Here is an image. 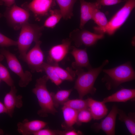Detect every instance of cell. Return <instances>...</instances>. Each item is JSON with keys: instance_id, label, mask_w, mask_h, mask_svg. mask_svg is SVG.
Returning <instances> with one entry per match:
<instances>
[{"instance_id": "obj_1", "label": "cell", "mask_w": 135, "mask_h": 135, "mask_svg": "<svg viewBox=\"0 0 135 135\" xmlns=\"http://www.w3.org/2000/svg\"><path fill=\"white\" fill-rule=\"evenodd\" d=\"M108 60H105L99 66L92 68L85 72L83 68L75 70L76 79L74 88L77 91L80 98L82 99L88 94H94L96 89L94 87L95 82L104 68L109 63Z\"/></svg>"}, {"instance_id": "obj_2", "label": "cell", "mask_w": 135, "mask_h": 135, "mask_svg": "<svg viewBox=\"0 0 135 135\" xmlns=\"http://www.w3.org/2000/svg\"><path fill=\"white\" fill-rule=\"evenodd\" d=\"M104 76L102 80L108 89L116 88L121 84L134 80L135 72L131 62H128L114 68L103 69Z\"/></svg>"}, {"instance_id": "obj_3", "label": "cell", "mask_w": 135, "mask_h": 135, "mask_svg": "<svg viewBox=\"0 0 135 135\" xmlns=\"http://www.w3.org/2000/svg\"><path fill=\"white\" fill-rule=\"evenodd\" d=\"M49 80L46 75L37 79L35 87L32 90L40 107L37 114L43 117L47 116L49 114H54L57 112L54 105L51 93L47 88L46 83Z\"/></svg>"}, {"instance_id": "obj_4", "label": "cell", "mask_w": 135, "mask_h": 135, "mask_svg": "<svg viewBox=\"0 0 135 135\" xmlns=\"http://www.w3.org/2000/svg\"><path fill=\"white\" fill-rule=\"evenodd\" d=\"M44 27L27 22L22 26L17 42L20 58L23 60L32 43L40 40Z\"/></svg>"}, {"instance_id": "obj_5", "label": "cell", "mask_w": 135, "mask_h": 135, "mask_svg": "<svg viewBox=\"0 0 135 135\" xmlns=\"http://www.w3.org/2000/svg\"><path fill=\"white\" fill-rule=\"evenodd\" d=\"M125 3L112 18L104 27H94V32L98 34H106L110 36L114 34L124 23L135 7V0H123Z\"/></svg>"}, {"instance_id": "obj_6", "label": "cell", "mask_w": 135, "mask_h": 135, "mask_svg": "<svg viewBox=\"0 0 135 135\" xmlns=\"http://www.w3.org/2000/svg\"><path fill=\"white\" fill-rule=\"evenodd\" d=\"M0 52L6 58L10 69L20 78L19 86L22 88L26 87L32 80V76L31 72L28 70L24 71L14 54L4 48L0 50Z\"/></svg>"}, {"instance_id": "obj_7", "label": "cell", "mask_w": 135, "mask_h": 135, "mask_svg": "<svg viewBox=\"0 0 135 135\" xmlns=\"http://www.w3.org/2000/svg\"><path fill=\"white\" fill-rule=\"evenodd\" d=\"M4 15L9 24L14 30H18L28 22L30 14L28 11L14 4L7 7Z\"/></svg>"}, {"instance_id": "obj_8", "label": "cell", "mask_w": 135, "mask_h": 135, "mask_svg": "<svg viewBox=\"0 0 135 135\" xmlns=\"http://www.w3.org/2000/svg\"><path fill=\"white\" fill-rule=\"evenodd\" d=\"M69 36L75 46L78 48L82 45L90 46L94 45L98 40L104 38V34L93 33L84 28H77L70 33Z\"/></svg>"}, {"instance_id": "obj_9", "label": "cell", "mask_w": 135, "mask_h": 135, "mask_svg": "<svg viewBox=\"0 0 135 135\" xmlns=\"http://www.w3.org/2000/svg\"><path fill=\"white\" fill-rule=\"evenodd\" d=\"M34 46L25 55L23 60L28 64L32 72H42L43 71L44 55L40 46V40L35 42Z\"/></svg>"}, {"instance_id": "obj_10", "label": "cell", "mask_w": 135, "mask_h": 135, "mask_svg": "<svg viewBox=\"0 0 135 135\" xmlns=\"http://www.w3.org/2000/svg\"><path fill=\"white\" fill-rule=\"evenodd\" d=\"M55 5V0H32L24 3L22 6L32 13L37 20H40L42 17L50 14V10Z\"/></svg>"}, {"instance_id": "obj_11", "label": "cell", "mask_w": 135, "mask_h": 135, "mask_svg": "<svg viewBox=\"0 0 135 135\" xmlns=\"http://www.w3.org/2000/svg\"><path fill=\"white\" fill-rule=\"evenodd\" d=\"M72 42L67 38L63 39L61 44L52 47L48 52L47 62L53 65H58L70 52Z\"/></svg>"}, {"instance_id": "obj_12", "label": "cell", "mask_w": 135, "mask_h": 135, "mask_svg": "<svg viewBox=\"0 0 135 135\" xmlns=\"http://www.w3.org/2000/svg\"><path fill=\"white\" fill-rule=\"evenodd\" d=\"M118 110L116 106H113L108 114L104 119L100 123L94 124L93 126L95 130L97 131L102 130L108 135H114Z\"/></svg>"}, {"instance_id": "obj_13", "label": "cell", "mask_w": 135, "mask_h": 135, "mask_svg": "<svg viewBox=\"0 0 135 135\" xmlns=\"http://www.w3.org/2000/svg\"><path fill=\"white\" fill-rule=\"evenodd\" d=\"M10 87V90L4 96V104L6 110L7 114L12 118L15 108H21L23 104L22 96L20 95L16 94L17 90L15 86L14 85Z\"/></svg>"}, {"instance_id": "obj_14", "label": "cell", "mask_w": 135, "mask_h": 135, "mask_svg": "<svg viewBox=\"0 0 135 135\" xmlns=\"http://www.w3.org/2000/svg\"><path fill=\"white\" fill-rule=\"evenodd\" d=\"M70 52L74 58V61L72 64V68L76 70L83 68L89 70L92 68L90 64L86 48L80 49L72 46Z\"/></svg>"}, {"instance_id": "obj_15", "label": "cell", "mask_w": 135, "mask_h": 135, "mask_svg": "<svg viewBox=\"0 0 135 135\" xmlns=\"http://www.w3.org/2000/svg\"><path fill=\"white\" fill-rule=\"evenodd\" d=\"M47 124V122L41 120L30 121L25 119L17 123V130L22 135H33L34 132L44 128Z\"/></svg>"}, {"instance_id": "obj_16", "label": "cell", "mask_w": 135, "mask_h": 135, "mask_svg": "<svg viewBox=\"0 0 135 135\" xmlns=\"http://www.w3.org/2000/svg\"><path fill=\"white\" fill-rule=\"evenodd\" d=\"M80 28H84L85 24L89 20H92L93 12L97 8H101L95 2H91L84 0H80Z\"/></svg>"}, {"instance_id": "obj_17", "label": "cell", "mask_w": 135, "mask_h": 135, "mask_svg": "<svg viewBox=\"0 0 135 135\" xmlns=\"http://www.w3.org/2000/svg\"><path fill=\"white\" fill-rule=\"evenodd\" d=\"M87 100L88 109L94 120L101 119L107 114L108 109L102 101H98L91 98H88Z\"/></svg>"}, {"instance_id": "obj_18", "label": "cell", "mask_w": 135, "mask_h": 135, "mask_svg": "<svg viewBox=\"0 0 135 135\" xmlns=\"http://www.w3.org/2000/svg\"><path fill=\"white\" fill-rule=\"evenodd\" d=\"M135 97V89L122 88L104 98L102 101L105 104L110 102H125Z\"/></svg>"}, {"instance_id": "obj_19", "label": "cell", "mask_w": 135, "mask_h": 135, "mask_svg": "<svg viewBox=\"0 0 135 135\" xmlns=\"http://www.w3.org/2000/svg\"><path fill=\"white\" fill-rule=\"evenodd\" d=\"M62 108L64 123L63 126L67 129H72L77 122V111L68 106L63 105Z\"/></svg>"}, {"instance_id": "obj_20", "label": "cell", "mask_w": 135, "mask_h": 135, "mask_svg": "<svg viewBox=\"0 0 135 135\" xmlns=\"http://www.w3.org/2000/svg\"><path fill=\"white\" fill-rule=\"evenodd\" d=\"M55 0L59 6L64 19L68 20L71 18L74 15V5L78 0Z\"/></svg>"}, {"instance_id": "obj_21", "label": "cell", "mask_w": 135, "mask_h": 135, "mask_svg": "<svg viewBox=\"0 0 135 135\" xmlns=\"http://www.w3.org/2000/svg\"><path fill=\"white\" fill-rule=\"evenodd\" d=\"M118 114L119 120L124 122L127 128L132 135L135 134V114L130 112L127 115L123 110L118 109Z\"/></svg>"}, {"instance_id": "obj_22", "label": "cell", "mask_w": 135, "mask_h": 135, "mask_svg": "<svg viewBox=\"0 0 135 135\" xmlns=\"http://www.w3.org/2000/svg\"><path fill=\"white\" fill-rule=\"evenodd\" d=\"M72 89L60 90L56 93L51 92V94L54 105L58 108L60 105H63L69 99L68 98L72 91Z\"/></svg>"}, {"instance_id": "obj_23", "label": "cell", "mask_w": 135, "mask_h": 135, "mask_svg": "<svg viewBox=\"0 0 135 135\" xmlns=\"http://www.w3.org/2000/svg\"><path fill=\"white\" fill-rule=\"evenodd\" d=\"M53 66L56 74L62 81L66 80L72 81L74 80L76 75L75 71L71 68L68 67L65 69L59 65Z\"/></svg>"}, {"instance_id": "obj_24", "label": "cell", "mask_w": 135, "mask_h": 135, "mask_svg": "<svg viewBox=\"0 0 135 135\" xmlns=\"http://www.w3.org/2000/svg\"><path fill=\"white\" fill-rule=\"evenodd\" d=\"M50 14V16L45 20L43 26L53 28L62 18V15L60 9L51 10Z\"/></svg>"}, {"instance_id": "obj_25", "label": "cell", "mask_w": 135, "mask_h": 135, "mask_svg": "<svg viewBox=\"0 0 135 135\" xmlns=\"http://www.w3.org/2000/svg\"><path fill=\"white\" fill-rule=\"evenodd\" d=\"M4 58L3 55L0 54V78L8 86L11 87L14 85V81L8 69L1 63Z\"/></svg>"}, {"instance_id": "obj_26", "label": "cell", "mask_w": 135, "mask_h": 135, "mask_svg": "<svg viewBox=\"0 0 135 135\" xmlns=\"http://www.w3.org/2000/svg\"><path fill=\"white\" fill-rule=\"evenodd\" d=\"M43 68L44 71L45 72L49 79L52 82L57 86L62 83L63 81L56 74L52 65L44 62Z\"/></svg>"}, {"instance_id": "obj_27", "label": "cell", "mask_w": 135, "mask_h": 135, "mask_svg": "<svg viewBox=\"0 0 135 135\" xmlns=\"http://www.w3.org/2000/svg\"><path fill=\"white\" fill-rule=\"evenodd\" d=\"M63 105L70 107L78 111L88 109L87 99L84 100L80 98L68 100Z\"/></svg>"}, {"instance_id": "obj_28", "label": "cell", "mask_w": 135, "mask_h": 135, "mask_svg": "<svg viewBox=\"0 0 135 135\" xmlns=\"http://www.w3.org/2000/svg\"><path fill=\"white\" fill-rule=\"evenodd\" d=\"M98 8H96L94 11L92 20L97 24L98 27L102 28L105 26L108 22L104 14L101 12Z\"/></svg>"}, {"instance_id": "obj_29", "label": "cell", "mask_w": 135, "mask_h": 135, "mask_svg": "<svg viewBox=\"0 0 135 135\" xmlns=\"http://www.w3.org/2000/svg\"><path fill=\"white\" fill-rule=\"evenodd\" d=\"M92 118L91 113L88 109L82 110L78 112L76 123L80 124L82 123L88 122Z\"/></svg>"}, {"instance_id": "obj_30", "label": "cell", "mask_w": 135, "mask_h": 135, "mask_svg": "<svg viewBox=\"0 0 135 135\" xmlns=\"http://www.w3.org/2000/svg\"><path fill=\"white\" fill-rule=\"evenodd\" d=\"M17 45V42L4 36L0 32V46L8 47Z\"/></svg>"}, {"instance_id": "obj_31", "label": "cell", "mask_w": 135, "mask_h": 135, "mask_svg": "<svg viewBox=\"0 0 135 135\" xmlns=\"http://www.w3.org/2000/svg\"><path fill=\"white\" fill-rule=\"evenodd\" d=\"M62 131L54 130L48 128H42L34 132V135H61Z\"/></svg>"}, {"instance_id": "obj_32", "label": "cell", "mask_w": 135, "mask_h": 135, "mask_svg": "<svg viewBox=\"0 0 135 135\" xmlns=\"http://www.w3.org/2000/svg\"><path fill=\"white\" fill-rule=\"evenodd\" d=\"M96 2L101 7L102 6L115 5L124 2L123 0H96Z\"/></svg>"}, {"instance_id": "obj_33", "label": "cell", "mask_w": 135, "mask_h": 135, "mask_svg": "<svg viewBox=\"0 0 135 135\" xmlns=\"http://www.w3.org/2000/svg\"><path fill=\"white\" fill-rule=\"evenodd\" d=\"M69 130L62 132L61 135H77L81 134H82V132L80 131H77L72 129H69Z\"/></svg>"}, {"instance_id": "obj_34", "label": "cell", "mask_w": 135, "mask_h": 135, "mask_svg": "<svg viewBox=\"0 0 135 135\" xmlns=\"http://www.w3.org/2000/svg\"><path fill=\"white\" fill-rule=\"evenodd\" d=\"M15 0H0V5H4L10 7L15 4Z\"/></svg>"}, {"instance_id": "obj_35", "label": "cell", "mask_w": 135, "mask_h": 135, "mask_svg": "<svg viewBox=\"0 0 135 135\" xmlns=\"http://www.w3.org/2000/svg\"><path fill=\"white\" fill-rule=\"evenodd\" d=\"M6 110L4 104L0 101V114L5 113L7 114Z\"/></svg>"}, {"instance_id": "obj_36", "label": "cell", "mask_w": 135, "mask_h": 135, "mask_svg": "<svg viewBox=\"0 0 135 135\" xmlns=\"http://www.w3.org/2000/svg\"><path fill=\"white\" fill-rule=\"evenodd\" d=\"M134 40H135L134 37L132 39V45H133L134 46L135 45Z\"/></svg>"}, {"instance_id": "obj_37", "label": "cell", "mask_w": 135, "mask_h": 135, "mask_svg": "<svg viewBox=\"0 0 135 135\" xmlns=\"http://www.w3.org/2000/svg\"><path fill=\"white\" fill-rule=\"evenodd\" d=\"M4 134V132L3 130L0 128V135H3Z\"/></svg>"}, {"instance_id": "obj_38", "label": "cell", "mask_w": 135, "mask_h": 135, "mask_svg": "<svg viewBox=\"0 0 135 135\" xmlns=\"http://www.w3.org/2000/svg\"><path fill=\"white\" fill-rule=\"evenodd\" d=\"M2 15L0 13V18L2 16Z\"/></svg>"}, {"instance_id": "obj_39", "label": "cell", "mask_w": 135, "mask_h": 135, "mask_svg": "<svg viewBox=\"0 0 135 135\" xmlns=\"http://www.w3.org/2000/svg\"><path fill=\"white\" fill-rule=\"evenodd\" d=\"M1 80V79H0V82Z\"/></svg>"}]
</instances>
